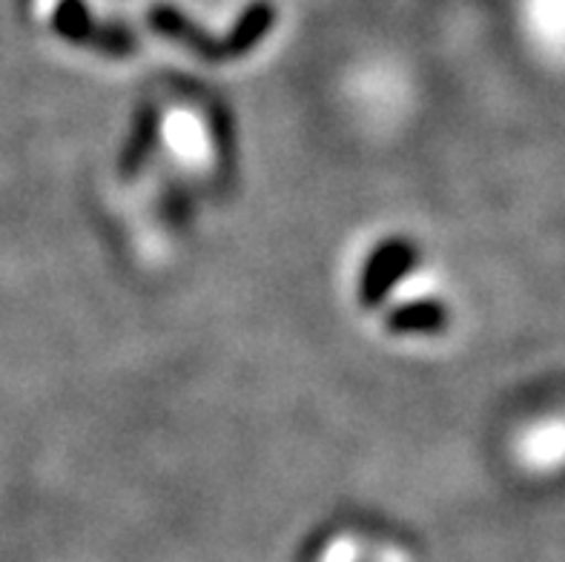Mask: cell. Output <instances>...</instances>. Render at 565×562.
Wrapping results in <instances>:
<instances>
[{
	"label": "cell",
	"mask_w": 565,
	"mask_h": 562,
	"mask_svg": "<svg viewBox=\"0 0 565 562\" xmlns=\"http://www.w3.org/2000/svg\"><path fill=\"white\" fill-rule=\"evenodd\" d=\"M516 456L523 468L540 477L565 470V413H545L516 436Z\"/></svg>",
	"instance_id": "2"
},
{
	"label": "cell",
	"mask_w": 565,
	"mask_h": 562,
	"mask_svg": "<svg viewBox=\"0 0 565 562\" xmlns=\"http://www.w3.org/2000/svg\"><path fill=\"white\" fill-rule=\"evenodd\" d=\"M516 18L531 52L565 66V0H516Z\"/></svg>",
	"instance_id": "1"
}]
</instances>
